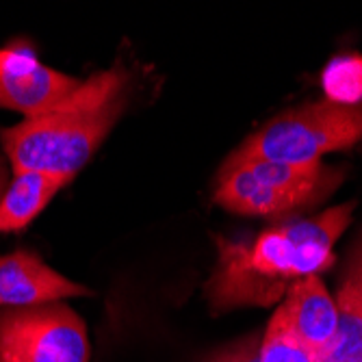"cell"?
Here are the masks:
<instances>
[{"instance_id":"cell-10","label":"cell","mask_w":362,"mask_h":362,"mask_svg":"<svg viewBox=\"0 0 362 362\" xmlns=\"http://www.w3.org/2000/svg\"><path fill=\"white\" fill-rule=\"evenodd\" d=\"M68 185L65 178L42 172H13L0 200V233H20Z\"/></svg>"},{"instance_id":"cell-9","label":"cell","mask_w":362,"mask_h":362,"mask_svg":"<svg viewBox=\"0 0 362 362\" xmlns=\"http://www.w3.org/2000/svg\"><path fill=\"white\" fill-rule=\"evenodd\" d=\"M280 308L286 315L293 334L319 358L334 345L339 332V306L319 276L293 282Z\"/></svg>"},{"instance_id":"cell-1","label":"cell","mask_w":362,"mask_h":362,"mask_svg":"<svg viewBox=\"0 0 362 362\" xmlns=\"http://www.w3.org/2000/svg\"><path fill=\"white\" fill-rule=\"evenodd\" d=\"M356 202L334 206L310 219L262 230L254 239L217 237V269L209 300L219 310L272 306L293 282L334 265V243L347 230Z\"/></svg>"},{"instance_id":"cell-7","label":"cell","mask_w":362,"mask_h":362,"mask_svg":"<svg viewBox=\"0 0 362 362\" xmlns=\"http://www.w3.org/2000/svg\"><path fill=\"white\" fill-rule=\"evenodd\" d=\"M215 202L237 215L272 217V215H286L317 200L306 193L284 191L260 180L243 158L233 154L223 163V168L217 176Z\"/></svg>"},{"instance_id":"cell-3","label":"cell","mask_w":362,"mask_h":362,"mask_svg":"<svg viewBox=\"0 0 362 362\" xmlns=\"http://www.w3.org/2000/svg\"><path fill=\"white\" fill-rule=\"evenodd\" d=\"M362 144V109L330 100L310 103L278 115L247 137L237 154L286 165H313L327 152Z\"/></svg>"},{"instance_id":"cell-4","label":"cell","mask_w":362,"mask_h":362,"mask_svg":"<svg viewBox=\"0 0 362 362\" xmlns=\"http://www.w3.org/2000/svg\"><path fill=\"white\" fill-rule=\"evenodd\" d=\"M0 362H89L83 319L65 304L0 310Z\"/></svg>"},{"instance_id":"cell-5","label":"cell","mask_w":362,"mask_h":362,"mask_svg":"<svg viewBox=\"0 0 362 362\" xmlns=\"http://www.w3.org/2000/svg\"><path fill=\"white\" fill-rule=\"evenodd\" d=\"M81 83L44 65L28 46L0 48V109L35 117L70 98Z\"/></svg>"},{"instance_id":"cell-11","label":"cell","mask_w":362,"mask_h":362,"mask_svg":"<svg viewBox=\"0 0 362 362\" xmlns=\"http://www.w3.org/2000/svg\"><path fill=\"white\" fill-rule=\"evenodd\" d=\"M325 100L354 107L362 100V54L337 57L325 65L321 74Z\"/></svg>"},{"instance_id":"cell-2","label":"cell","mask_w":362,"mask_h":362,"mask_svg":"<svg viewBox=\"0 0 362 362\" xmlns=\"http://www.w3.org/2000/svg\"><path fill=\"white\" fill-rule=\"evenodd\" d=\"M128 98L122 65L83 81L57 107L0 133L13 172H42L72 180L119 119Z\"/></svg>"},{"instance_id":"cell-8","label":"cell","mask_w":362,"mask_h":362,"mask_svg":"<svg viewBox=\"0 0 362 362\" xmlns=\"http://www.w3.org/2000/svg\"><path fill=\"white\" fill-rule=\"evenodd\" d=\"M339 332L321 362H362V239L354 245L337 295ZM206 362H247V341L217 351Z\"/></svg>"},{"instance_id":"cell-6","label":"cell","mask_w":362,"mask_h":362,"mask_svg":"<svg viewBox=\"0 0 362 362\" xmlns=\"http://www.w3.org/2000/svg\"><path fill=\"white\" fill-rule=\"evenodd\" d=\"M91 295L78 282H72L28 250L0 256V306L30 308L59 304L70 298Z\"/></svg>"},{"instance_id":"cell-12","label":"cell","mask_w":362,"mask_h":362,"mask_svg":"<svg viewBox=\"0 0 362 362\" xmlns=\"http://www.w3.org/2000/svg\"><path fill=\"white\" fill-rule=\"evenodd\" d=\"M9 187V174H7V165L3 160H0V200H3V195Z\"/></svg>"}]
</instances>
